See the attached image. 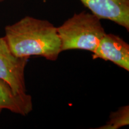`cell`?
<instances>
[{"instance_id":"cell-1","label":"cell","mask_w":129,"mask_h":129,"mask_svg":"<svg viewBox=\"0 0 129 129\" xmlns=\"http://www.w3.org/2000/svg\"><path fill=\"white\" fill-rule=\"evenodd\" d=\"M4 37L17 57L40 56L56 61L62 52L57 27L47 20L25 16L6 26Z\"/></svg>"},{"instance_id":"cell-2","label":"cell","mask_w":129,"mask_h":129,"mask_svg":"<svg viewBox=\"0 0 129 129\" xmlns=\"http://www.w3.org/2000/svg\"><path fill=\"white\" fill-rule=\"evenodd\" d=\"M57 30L61 51L82 50L93 53L106 33L101 19L85 11L74 14Z\"/></svg>"},{"instance_id":"cell-3","label":"cell","mask_w":129,"mask_h":129,"mask_svg":"<svg viewBox=\"0 0 129 129\" xmlns=\"http://www.w3.org/2000/svg\"><path fill=\"white\" fill-rule=\"evenodd\" d=\"M28 59L14 55L5 37H0V79L6 82L17 94L27 93L25 69Z\"/></svg>"},{"instance_id":"cell-4","label":"cell","mask_w":129,"mask_h":129,"mask_svg":"<svg viewBox=\"0 0 129 129\" xmlns=\"http://www.w3.org/2000/svg\"><path fill=\"white\" fill-rule=\"evenodd\" d=\"M100 19L114 22L129 31V0H80Z\"/></svg>"},{"instance_id":"cell-5","label":"cell","mask_w":129,"mask_h":129,"mask_svg":"<svg viewBox=\"0 0 129 129\" xmlns=\"http://www.w3.org/2000/svg\"><path fill=\"white\" fill-rule=\"evenodd\" d=\"M92 59L110 61L128 71L129 45L118 35L105 33L92 53Z\"/></svg>"},{"instance_id":"cell-6","label":"cell","mask_w":129,"mask_h":129,"mask_svg":"<svg viewBox=\"0 0 129 129\" xmlns=\"http://www.w3.org/2000/svg\"><path fill=\"white\" fill-rule=\"evenodd\" d=\"M33 104L30 95L17 94L4 81L0 79V114L3 109L26 116L32 111Z\"/></svg>"},{"instance_id":"cell-7","label":"cell","mask_w":129,"mask_h":129,"mask_svg":"<svg viewBox=\"0 0 129 129\" xmlns=\"http://www.w3.org/2000/svg\"><path fill=\"white\" fill-rule=\"evenodd\" d=\"M129 124V106H122L109 116V119L105 124L97 128L118 129Z\"/></svg>"},{"instance_id":"cell-8","label":"cell","mask_w":129,"mask_h":129,"mask_svg":"<svg viewBox=\"0 0 129 129\" xmlns=\"http://www.w3.org/2000/svg\"><path fill=\"white\" fill-rule=\"evenodd\" d=\"M4 1H5V0H0V2H3Z\"/></svg>"}]
</instances>
